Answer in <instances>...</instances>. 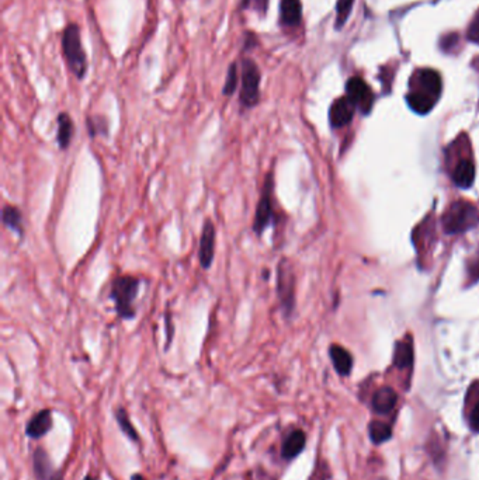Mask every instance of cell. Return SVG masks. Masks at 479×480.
I'll return each mask as SVG.
<instances>
[{
    "instance_id": "obj_1",
    "label": "cell",
    "mask_w": 479,
    "mask_h": 480,
    "mask_svg": "<svg viewBox=\"0 0 479 480\" xmlns=\"http://www.w3.org/2000/svg\"><path fill=\"white\" fill-rule=\"evenodd\" d=\"M141 278L132 274L116 276L110 285V299L114 304L117 316L123 320H132L137 316L135 299L139 295Z\"/></svg>"
},
{
    "instance_id": "obj_2",
    "label": "cell",
    "mask_w": 479,
    "mask_h": 480,
    "mask_svg": "<svg viewBox=\"0 0 479 480\" xmlns=\"http://www.w3.org/2000/svg\"><path fill=\"white\" fill-rule=\"evenodd\" d=\"M61 45L68 69L75 75L78 80H83L89 69V62L82 44L81 29L78 24L71 23L64 29Z\"/></svg>"
},
{
    "instance_id": "obj_3",
    "label": "cell",
    "mask_w": 479,
    "mask_h": 480,
    "mask_svg": "<svg viewBox=\"0 0 479 480\" xmlns=\"http://www.w3.org/2000/svg\"><path fill=\"white\" fill-rule=\"evenodd\" d=\"M275 173L273 170L268 171L262 188H261V197L256 205L254 223H252V232L256 237H262L265 232L269 229V226H275L277 223V211H276V197H275Z\"/></svg>"
},
{
    "instance_id": "obj_4",
    "label": "cell",
    "mask_w": 479,
    "mask_h": 480,
    "mask_svg": "<svg viewBox=\"0 0 479 480\" xmlns=\"http://www.w3.org/2000/svg\"><path fill=\"white\" fill-rule=\"evenodd\" d=\"M262 72L256 61L244 57L241 62V87H239V104L244 110H252L259 106L262 99Z\"/></svg>"
},
{
    "instance_id": "obj_5",
    "label": "cell",
    "mask_w": 479,
    "mask_h": 480,
    "mask_svg": "<svg viewBox=\"0 0 479 480\" xmlns=\"http://www.w3.org/2000/svg\"><path fill=\"white\" fill-rule=\"evenodd\" d=\"M276 291L284 318H291L296 309V274L289 259H280L276 271Z\"/></svg>"
},
{
    "instance_id": "obj_6",
    "label": "cell",
    "mask_w": 479,
    "mask_h": 480,
    "mask_svg": "<svg viewBox=\"0 0 479 480\" xmlns=\"http://www.w3.org/2000/svg\"><path fill=\"white\" fill-rule=\"evenodd\" d=\"M478 211L473 205L459 201L450 206L443 216V225L447 233H459L472 227L478 222Z\"/></svg>"
},
{
    "instance_id": "obj_7",
    "label": "cell",
    "mask_w": 479,
    "mask_h": 480,
    "mask_svg": "<svg viewBox=\"0 0 479 480\" xmlns=\"http://www.w3.org/2000/svg\"><path fill=\"white\" fill-rule=\"evenodd\" d=\"M216 246V226L211 218H207L201 227L198 245V263L202 270H209L215 259Z\"/></svg>"
},
{
    "instance_id": "obj_8",
    "label": "cell",
    "mask_w": 479,
    "mask_h": 480,
    "mask_svg": "<svg viewBox=\"0 0 479 480\" xmlns=\"http://www.w3.org/2000/svg\"><path fill=\"white\" fill-rule=\"evenodd\" d=\"M33 472L37 480H64V472L55 470L50 453L37 446L33 453Z\"/></svg>"
},
{
    "instance_id": "obj_9",
    "label": "cell",
    "mask_w": 479,
    "mask_h": 480,
    "mask_svg": "<svg viewBox=\"0 0 479 480\" xmlns=\"http://www.w3.org/2000/svg\"><path fill=\"white\" fill-rule=\"evenodd\" d=\"M346 92H347V99L354 106L360 107L363 113H368L371 110L374 96L364 80H361L360 78H352L346 85Z\"/></svg>"
},
{
    "instance_id": "obj_10",
    "label": "cell",
    "mask_w": 479,
    "mask_h": 480,
    "mask_svg": "<svg viewBox=\"0 0 479 480\" xmlns=\"http://www.w3.org/2000/svg\"><path fill=\"white\" fill-rule=\"evenodd\" d=\"M54 427V417L51 409H43L37 411L26 425V435L32 439H41Z\"/></svg>"
},
{
    "instance_id": "obj_11",
    "label": "cell",
    "mask_w": 479,
    "mask_h": 480,
    "mask_svg": "<svg viewBox=\"0 0 479 480\" xmlns=\"http://www.w3.org/2000/svg\"><path fill=\"white\" fill-rule=\"evenodd\" d=\"M305 445H307V434L300 428L293 430L284 437L282 442V449H280L282 458L284 460L296 459L305 449Z\"/></svg>"
},
{
    "instance_id": "obj_12",
    "label": "cell",
    "mask_w": 479,
    "mask_h": 480,
    "mask_svg": "<svg viewBox=\"0 0 479 480\" xmlns=\"http://www.w3.org/2000/svg\"><path fill=\"white\" fill-rule=\"evenodd\" d=\"M354 104L347 99V97H342L338 99L329 111V121L331 125L333 128H342L345 125H347L353 115H354Z\"/></svg>"
},
{
    "instance_id": "obj_13",
    "label": "cell",
    "mask_w": 479,
    "mask_h": 480,
    "mask_svg": "<svg viewBox=\"0 0 479 480\" xmlns=\"http://www.w3.org/2000/svg\"><path fill=\"white\" fill-rule=\"evenodd\" d=\"M303 20L301 0H280V24L296 27Z\"/></svg>"
},
{
    "instance_id": "obj_14",
    "label": "cell",
    "mask_w": 479,
    "mask_h": 480,
    "mask_svg": "<svg viewBox=\"0 0 479 480\" xmlns=\"http://www.w3.org/2000/svg\"><path fill=\"white\" fill-rule=\"evenodd\" d=\"M57 143L61 150H67L75 136V122L68 113H60L57 117Z\"/></svg>"
},
{
    "instance_id": "obj_15",
    "label": "cell",
    "mask_w": 479,
    "mask_h": 480,
    "mask_svg": "<svg viewBox=\"0 0 479 480\" xmlns=\"http://www.w3.org/2000/svg\"><path fill=\"white\" fill-rule=\"evenodd\" d=\"M420 93L431 97L433 100H437L441 93V78L436 71L431 69H423L417 75Z\"/></svg>"
},
{
    "instance_id": "obj_16",
    "label": "cell",
    "mask_w": 479,
    "mask_h": 480,
    "mask_svg": "<svg viewBox=\"0 0 479 480\" xmlns=\"http://www.w3.org/2000/svg\"><path fill=\"white\" fill-rule=\"evenodd\" d=\"M398 396L392 388L384 386L373 396V409L380 414H388L396 404Z\"/></svg>"
},
{
    "instance_id": "obj_17",
    "label": "cell",
    "mask_w": 479,
    "mask_h": 480,
    "mask_svg": "<svg viewBox=\"0 0 479 480\" xmlns=\"http://www.w3.org/2000/svg\"><path fill=\"white\" fill-rule=\"evenodd\" d=\"M2 220L4 225L16 232L20 237H25V225H23V212L19 206L6 204L2 209Z\"/></svg>"
},
{
    "instance_id": "obj_18",
    "label": "cell",
    "mask_w": 479,
    "mask_h": 480,
    "mask_svg": "<svg viewBox=\"0 0 479 480\" xmlns=\"http://www.w3.org/2000/svg\"><path fill=\"white\" fill-rule=\"evenodd\" d=\"M329 355L332 358L333 367L338 371V374H340L343 376L350 374L352 367H353V358H352L350 353L346 348H343V347H340L338 344H333L329 348Z\"/></svg>"
},
{
    "instance_id": "obj_19",
    "label": "cell",
    "mask_w": 479,
    "mask_h": 480,
    "mask_svg": "<svg viewBox=\"0 0 479 480\" xmlns=\"http://www.w3.org/2000/svg\"><path fill=\"white\" fill-rule=\"evenodd\" d=\"M452 180L458 187L468 188L475 180V166L469 160H462L454 170Z\"/></svg>"
},
{
    "instance_id": "obj_20",
    "label": "cell",
    "mask_w": 479,
    "mask_h": 480,
    "mask_svg": "<svg viewBox=\"0 0 479 480\" xmlns=\"http://www.w3.org/2000/svg\"><path fill=\"white\" fill-rule=\"evenodd\" d=\"M114 417H116V421L120 427V430L123 431V434L131 439L132 442H139L141 441V437H139V432L137 431L135 425L132 424L130 416H128V411L124 409V407H118L116 411H114Z\"/></svg>"
},
{
    "instance_id": "obj_21",
    "label": "cell",
    "mask_w": 479,
    "mask_h": 480,
    "mask_svg": "<svg viewBox=\"0 0 479 480\" xmlns=\"http://www.w3.org/2000/svg\"><path fill=\"white\" fill-rule=\"evenodd\" d=\"M86 128L88 134L92 139L97 136H109L110 135V121L104 115H88L86 118Z\"/></svg>"
},
{
    "instance_id": "obj_22",
    "label": "cell",
    "mask_w": 479,
    "mask_h": 480,
    "mask_svg": "<svg viewBox=\"0 0 479 480\" xmlns=\"http://www.w3.org/2000/svg\"><path fill=\"white\" fill-rule=\"evenodd\" d=\"M239 85H241V71H239V64L232 62L226 72L225 85L222 87V94L225 97H232L236 93Z\"/></svg>"
},
{
    "instance_id": "obj_23",
    "label": "cell",
    "mask_w": 479,
    "mask_h": 480,
    "mask_svg": "<svg viewBox=\"0 0 479 480\" xmlns=\"http://www.w3.org/2000/svg\"><path fill=\"white\" fill-rule=\"evenodd\" d=\"M406 100H408L409 107L417 114H427L436 103V100H433L431 97H429L420 92H413V93L408 94Z\"/></svg>"
},
{
    "instance_id": "obj_24",
    "label": "cell",
    "mask_w": 479,
    "mask_h": 480,
    "mask_svg": "<svg viewBox=\"0 0 479 480\" xmlns=\"http://www.w3.org/2000/svg\"><path fill=\"white\" fill-rule=\"evenodd\" d=\"M413 361V348H412V343L409 341H402L396 344L395 348V354H394V364L403 369L412 365Z\"/></svg>"
},
{
    "instance_id": "obj_25",
    "label": "cell",
    "mask_w": 479,
    "mask_h": 480,
    "mask_svg": "<svg viewBox=\"0 0 479 480\" xmlns=\"http://www.w3.org/2000/svg\"><path fill=\"white\" fill-rule=\"evenodd\" d=\"M368 432L371 437V441L374 444H382L388 441L392 435V430L388 424L381 423V421H371L368 427Z\"/></svg>"
},
{
    "instance_id": "obj_26",
    "label": "cell",
    "mask_w": 479,
    "mask_h": 480,
    "mask_svg": "<svg viewBox=\"0 0 479 480\" xmlns=\"http://www.w3.org/2000/svg\"><path fill=\"white\" fill-rule=\"evenodd\" d=\"M353 8V0H339L336 10H338V17H336V29H342L352 12Z\"/></svg>"
},
{
    "instance_id": "obj_27",
    "label": "cell",
    "mask_w": 479,
    "mask_h": 480,
    "mask_svg": "<svg viewBox=\"0 0 479 480\" xmlns=\"http://www.w3.org/2000/svg\"><path fill=\"white\" fill-rule=\"evenodd\" d=\"M268 3H269V0H241V9H245V10L254 9L256 12H261L265 16L268 12Z\"/></svg>"
},
{
    "instance_id": "obj_28",
    "label": "cell",
    "mask_w": 479,
    "mask_h": 480,
    "mask_svg": "<svg viewBox=\"0 0 479 480\" xmlns=\"http://www.w3.org/2000/svg\"><path fill=\"white\" fill-rule=\"evenodd\" d=\"M165 332H166V346L165 350H167L173 341L174 337V325H173V316H172V311L167 308L165 312Z\"/></svg>"
},
{
    "instance_id": "obj_29",
    "label": "cell",
    "mask_w": 479,
    "mask_h": 480,
    "mask_svg": "<svg viewBox=\"0 0 479 480\" xmlns=\"http://www.w3.org/2000/svg\"><path fill=\"white\" fill-rule=\"evenodd\" d=\"M259 45V38L254 31H245L244 43H242V52H251Z\"/></svg>"
},
{
    "instance_id": "obj_30",
    "label": "cell",
    "mask_w": 479,
    "mask_h": 480,
    "mask_svg": "<svg viewBox=\"0 0 479 480\" xmlns=\"http://www.w3.org/2000/svg\"><path fill=\"white\" fill-rule=\"evenodd\" d=\"M328 477H329V470H328L326 463L319 462L308 480H328Z\"/></svg>"
},
{
    "instance_id": "obj_31",
    "label": "cell",
    "mask_w": 479,
    "mask_h": 480,
    "mask_svg": "<svg viewBox=\"0 0 479 480\" xmlns=\"http://www.w3.org/2000/svg\"><path fill=\"white\" fill-rule=\"evenodd\" d=\"M468 37L471 41L479 44V13L475 16V19L472 20L469 30H468Z\"/></svg>"
},
{
    "instance_id": "obj_32",
    "label": "cell",
    "mask_w": 479,
    "mask_h": 480,
    "mask_svg": "<svg viewBox=\"0 0 479 480\" xmlns=\"http://www.w3.org/2000/svg\"><path fill=\"white\" fill-rule=\"evenodd\" d=\"M469 425L473 431H479V402L475 404L471 417H469Z\"/></svg>"
},
{
    "instance_id": "obj_33",
    "label": "cell",
    "mask_w": 479,
    "mask_h": 480,
    "mask_svg": "<svg viewBox=\"0 0 479 480\" xmlns=\"http://www.w3.org/2000/svg\"><path fill=\"white\" fill-rule=\"evenodd\" d=\"M131 480H146V477L142 473H134L131 474Z\"/></svg>"
},
{
    "instance_id": "obj_34",
    "label": "cell",
    "mask_w": 479,
    "mask_h": 480,
    "mask_svg": "<svg viewBox=\"0 0 479 480\" xmlns=\"http://www.w3.org/2000/svg\"><path fill=\"white\" fill-rule=\"evenodd\" d=\"M83 480H95V477H93V476H92V474H86V476H85V479H83Z\"/></svg>"
}]
</instances>
